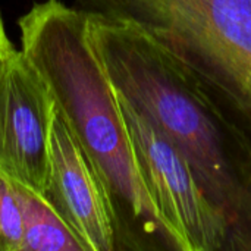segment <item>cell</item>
<instances>
[{
	"label": "cell",
	"instance_id": "6da1fadb",
	"mask_svg": "<svg viewBox=\"0 0 251 251\" xmlns=\"http://www.w3.org/2000/svg\"><path fill=\"white\" fill-rule=\"evenodd\" d=\"M22 51L44 78L57 112L97 172L109 197L118 251L168 238L146 187L110 81L88 38V18L60 0L34 4L21 19Z\"/></svg>",
	"mask_w": 251,
	"mask_h": 251
},
{
	"label": "cell",
	"instance_id": "ba28073f",
	"mask_svg": "<svg viewBox=\"0 0 251 251\" xmlns=\"http://www.w3.org/2000/svg\"><path fill=\"white\" fill-rule=\"evenodd\" d=\"M22 250V215L13 181L0 171V251Z\"/></svg>",
	"mask_w": 251,
	"mask_h": 251
},
{
	"label": "cell",
	"instance_id": "9c48e42d",
	"mask_svg": "<svg viewBox=\"0 0 251 251\" xmlns=\"http://www.w3.org/2000/svg\"><path fill=\"white\" fill-rule=\"evenodd\" d=\"M13 47V44L10 43V40L7 38L6 35V31H4V26H3V22H1V18H0V60L4 57V54Z\"/></svg>",
	"mask_w": 251,
	"mask_h": 251
},
{
	"label": "cell",
	"instance_id": "5b68a950",
	"mask_svg": "<svg viewBox=\"0 0 251 251\" xmlns=\"http://www.w3.org/2000/svg\"><path fill=\"white\" fill-rule=\"evenodd\" d=\"M54 113L44 78L12 47L0 60V171L40 194L49 175Z\"/></svg>",
	"mask_w": 251,
	"mask_h": 251
},
{
	"label": "cell",
	"instance_id": "277c9868",
	"mask_svg": "<svg viewBox=\"0 0 251 251\" xmlns=\"http://www.w3.org/2000/svg\"><path fill=\"white\" fill-rule=\"evenodd\" d=\"M116 100L146 187L159 210L169 249L229 250V226L203 193L178 149L128 100Z\"/></svg>",
	"mask_w": 251,
	"mask_h": 251
},
{
	"label": "cell",
	"instance_id": "8992f818",
	"mask_svg": "<svg viewBox=\"0 0 251 251\" xmlns=\"http://www.w3.org/2000/svg\"><path fill=\"white\" fill-rule=\"evenodd\" d=\"M43 197L87 251H118L113 210L104 187L63 116L54 113Z\"/></svg>",
	"mask_w": 251,
	"mask_h": 251
},
{
	"label": "cell",
	"instance_id": "7a4b0ae2",
	"mask_svg": "<svg viewBox=\"0 0 251 251\" xmlns=\"http://www.w3.org/2000/svg\"><path fill=\"white\" fill-rule=\"evenodd\" d=\"M87 18L90 43L113 91L187 160L203 193L228 222L229 250L251 251V190L215 116L141 31L118 21Z\"/></svg>",
	"mask_w": 251,
	"mask_h": 251
},
{
	"label": "cell",
	"instance_id": "52a82bcc",
	"mask_svg": "<svg viewBox=\"0 0 251 251\" xmlns=\"http://www.w3.org/2000/svg\"><path fill=\"white\" fill-rule=\"evenodd\" d=\"M13 185L22 215L21 251H87L43 194L16 181Z\"/></svg>",
	"mask_w": 251,
	"mask_h": 251
},
{
	"label": "cell",
	"instance_id": "3957f363",
	"mask_svg": "<svg viewBox=\"0 0 251 251\" xmlns=\"http://www.w3.org/2000/svg\"><path fill=\"white\" fill-rule=\"evenodd\" d=\"M141 31L222 128L251 190V0H76Z\"/></svg>",
	"mask_w": 251,
	"mask_h": 251
}]
</instances>
